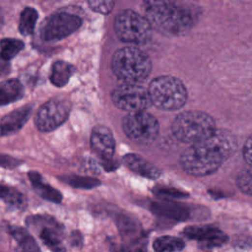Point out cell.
Listing matches in <instances>:
<instances>
[{
    "label": "cell",
    "instance_id": "6da1fadb",
    "mask_svg": "<svg viewBox=\"0 0 252 252\" xmlns=\"http://www.w3.org/2000/svg\"><path fill=\"white\" fill-rule=\"evenodd\" d=\"M237 150L232 133L216 129L206 139L190 145L180 158L183 169L194 176H206L216 172Z\"/></svg>",
    "mask_w": 252,
    "mask_h": 252
},
{
    "label": "cell",
    "instance_id": "7a4b0ae2",
    "mask_svg": "<svg viewBox=\"0 0 252 252\" xmlns=\"http://www.w3.org/2000/svg\"><path fill=\"white\" fill-rule=\"evenodd\" d=\"M144 12L152 29L167 34L183 33L193 24V16L188 10L174 2L147 1Z\"/></svg>",
    "mask_w": 252,
    "mask_h": 252
},
{
    "label": "cell",
    "instance_id": "3957f363",
    "mask_svg": "<svg viewBox=\"0 0 252 252\" xmlns=\"http://www.w3.org/2000/svg\"><path fill=\"white\" fill-rule=\"evenodd\" d=\"M113 73L125 84H140L147 79L152 70L150 57L137 47H123L112 56Z\"/></svg>",
    "mask_w": 252,
    "mask_h": 252
},
{
    "label": "cell",
    "instance_id": "277c9868",
    "mask_svg": "<svg viewBox=\"0 0 252 252\" xmlns=\"http://www.w3.org/2000/svg\"><path fill=\"white\" fill-rule=\"evenodd\" d=\"M216 129V122L211 115L194 110L179 113L171 125L174 137L190 145L206 139Z\"/></svg>",
    "mask_w": 252,
    "mask_h": 252
},
{
    "label": "cell",
    "instance_id": "5b68a950",
    "mask_svg": "<svg viewBox=\"0 0 252 252\" xmlns=\"http://www.w3.org/2000/svg\"><path fill=\"white\" fill-rule=\"evenodd\" d=\"M149 96L158 108L162 110H177L187 101V90L184 84L172 76H158L148 87Z\"/></svg>",
    "mask_w": 252,
    "mask_h": 252
},
{
    "label": "cell",
    "instance_id": "8992f818",
    "mask_svg": "<svg viewBox=\"0 0 252 252\" xmlns=\"http://www.w3.org/2000/svg\"><path fill=\"white\" fill-rule=\"evenodd\" d=\"M114 31L124 42L143 44L150 40L153 29L145 16L132 10H123L115 17Z\"/></svg>",
    "mask_w": 252,
    "mask_h": 252
},
{
    "label": "cell",
    "instance_id": "52a82bcc",
    "mask_svg": "<svg viewBox=\"0 0 252 252\" xmlns=\"http://www.w3.org/2000/svg\"><path fill=\"white\" fill-rule=\"evenodd\" d=\"M126 136L139 145H148L158 136L159 125L155 116L147 111L128 113L122 121Z\"/></svg>",
    "mask_w": 252,
    "mask_h": 252
},
{
    "label": "cell",
    "instance_id": "ba28073f",
    "mask_svg": "<svg viewBox=\"0 0 252 252\" xmlns=\"http://www.w3.org/2000/svg\"><path fill=\"white\" fill-rule=\"evenodd\" d=\"M112 102L119 109L129 113L146 111L151 105L148 89L140 84H122L111 93Z\"/></svg>",
    "mask_w": 252,
    "mask_h": 252
},
{
    "label": "cell",
    "instance_id": "9c48e42d",
    "mask_svg": "<svg viewBox=\"0 0 252 252\" xmlns=\"http://www.w3.org/2000/svg\"><path fill=\"white\" fill-rule=\"evenodd\" d=\"M82 19L72 13L61 11L51 15L41 30V37L45 41L60 40L78 30Z\"/></svg>",
    "mask_w": 252,
    "mask_h": 252
},
{
    "label": "cell",
    "instance_id": "30bf717a",
    "mask_svg": "<svg viewBox=\"0 0 252 252\" xmlns=\"http://www.w3.org/2000/svg\"><path fill=\"white\" fill-rule=\"evenodd\" d=\"M70 106L66 100L53 98L45 102L38 109L35 125L42 132H49L58 128L69 116Z\"/></svg>",
    "mask_w": 252,
    "mask_h": 252
},
{
    "label": "cell",
    "instance_id": "8fae6325",
    "mask_svg": "<svg viewBox=\"0 0 252 252\" xmlns=\"http://www.w3.org/2000/svg\"><path fill=\"white\" fill-rule=\"evenodd\" d=\"M183 233L187 238L197 240L203 248L219 247L227 241V236L224 232L210 225L188 226Z\"/></svg>",
    "mask_w": 252,
    "mask_h": 252
},
{
    "label": "cell",
    "instance_id": "7c38bea8",
    "mask_svg": "<svg viewBox=\"0 0 252 252\" xmlns=\"http://www.w3.org/2000/svg\"><path fill=\"white\" fill-rule=\"evenodd\" d=\"M41 225L39 232L43 243L54 252H64V245L61 240V225L55 220L46 216H37L31 218V222Z\"/></svg>",
    "mask_w": 252,
    "mask_h": 252
},
{
    "label": "cell",
    "instance_id": "4fadbf2b",
    "mask_svg": "<svg viewBox=\"0 0 252 252\" xmlns=\"http://www.w3.org/2000/svg\"><path fill=\"white\" fill-rule=\"evenodd\" d=\"M91 147L100 158L105 159L110 158L115 149L111 131L104 126H95L91 134Z\"/></svg>",
    "mask_w": 252,
    "mask_h": 252
},
{
    "label": "cell",
    "instance_id": "5bb4252c",
    "mask_svg": "<svg viewBox=\"0 0 252 252\" xmlns=\"http://www.w3.org/2000/svg\"><path fill=\"white\" fill-rule=\"evenodd\" d=\"M31 111L32 105H25L5 115L0 120V135H11L19 131L28 121Z\"/></svg>",
    "mask_w": 252,
    "mask_h": 252
},
{
    "label": "cell",
    "instance_id": "9a60e30c",
    "mask_svg": "<svg viewBox=\"0 0 252 252\" xmlns=\"http://www.w3.org/2000/svg\"><path fill=\"white\" fill-rule=\"evenodd\" d=\"M29 178L34 191L43 199L53 203H60L62 201L61 193L46 183L38 172H29Z\"/></svg>",
    "mask_w": 252,
    "mask_h": 252
},
{
    "label": "cell",
    "instance_id": "2e32d148",
    "mask_svg": "<svg viewBox=\"0 0 252 252\" xmlns=\"http://www.w3.org/2000/svg\"><path fill=\"white\" fill-rule=\"evenodd\" d=\"M124 162L130 169L140 175H143L144 177L156 179L160 176L159 169L145 160L140 156L129 154L124 157Z\"/></svg>",
    "mask_w": 252,
    "mask_h": 252
},
{
    "label": "cell",
    "instance_id": "e0dca14e",
    "mask_svg": "<svg viewBox=\"0 0 252 252\" xmlns=\"http://www.w3.org/2000/svg\"><path fill=\"white\" fill-rule=\"evenodd\" d=\"M24 95V87L17 79L0 82V105H6L19 100Z\"/></svg>",
    "mask_w": 252,
    "mask_h": 252
},
{
    "label": "cell",
    "instance_id": "ac0fdd59",
    "mask_svg": "<svg viewBox=\"0 0 252 252\" xmlns=\"http://www.w3.org/2000/svg\"><path fill=\"white\" fill-rule=\"evenodd\" d=\"M75 68L70 63L65 61H56L53 63L50 73V81L51 83L58 87H64L68 82L71 76L73 75Z\"/></svg>",
    "mask_w": 252,
    "mask_h": 252
},
{
    "label": "cell",
    "instance_id": "d6986e66",
    "mask_svg": "<svg viewBox=\"0 0 252 252\" xmlns=\"http://www.w3.org/2000/svg\"><path fill=\"white\" fill-rule=\"evenodd\" d=\"M9 232L16 239L24 252H40L37 243L26 229L13 226L9 227Z\"/></svg>",
    "mask_w": 252,
    "mask_h": 252
},
{
    "label": "cell",
    "instance_id": "ffe728a7",
    "mask_svg": "<svg viewBox=\"0 0 252 252\" xmlns=\"http://www.w3.org/2000/svg\"><path fill=\"white\" fill-rule=\"evenodd\" d=\"M184 241L175 236H160L158 237L153 244L156 252H177L184 248Z\"/></svg>",
    "mask_w": 252,
    "mask_h": 252
},
{
    "label": "cell",
    "instance_id": "44dd1931",
    "mask_svg": "<svg viewBox=\"0 0 252 252\" xmlns=\"http://www.w3.org/2000/svg\"><path fill=\"white\" fill-rule=\"evenodd\" d=\"M37 12L32 7H26L22 11L19 22V31L23 35H29L32 33L37 21Z\"/></svg>",
    "mask_w": 252,
    "mask_h": 252
},
{
    "label": "cell",
    "instance_id": "7402d4cb",
    "mask_svg": "<svg viewBox=\"0 0 252 252\" xmlns=\"http://www.w3.org/2000/svg\"><path fill=\"white\" fill-rule=\"evenodd\" d=\"M25 44L20 39L15 38H3L0 41V55L5 60L8 61L14 58L23 48Z\"/></svg>",
    "mask_w": 252,
    "mask_h": 252
},
{
    "label": "cell",
    "instance_id": "603a6c76",
    "mask_svg": "<svg viewBox=\"0 0 252 252\" xmlns=\"http://www.w3.org/2000/svg\"><path fill=\"white\" fill-rule=\"evenodd\" d=\"M0 199L4 202L14 206V207H23L25 204V198L17 189L0 184Z\"/></svg>",
    "mask_w": 252,
    "mask_h": 252
},
{
    "label": "cell",
    "instance_id": "cb8c5ba5",
    "mask_svg": "<svg viewBox=\"0 0 252 252\" xmlns=\"http://www.w3.org/2000/svg\"><path fill=\"white\" fill-rule=\"evenodd\" d=\"M236 185L241 192L252 196V165H248L238 173Z\"/></svg>",
    "mask_w": 252,
    "mask_h": 252
},
{
    "label": "cell",
    "instance_id": "d4e9b609",
    "mask_svg": "<svg viewBox=\"0 0 252 252\" xmlns=\"http://www.w3.org/2000/svg\"><path fill=\"white\" fill-rule=\"evenodd\" d=\"M61 179L65 183H68L69 185L73 187H78V188H92L97 185V180L88 178V177L69 175V176H63Z\"/></svg>",
    "mask_w": 252,
    "mask_h": 252
},
{
    "label": "cell",
    "instance_id": "484cf974",
    "mask_svg": "<svg viewBox=\"0 0 252 252\" xmlns=\"http://www.w3.org/2000/svg\"><path fill=\"white\" fill-rule=\"evenodd\" d=\"M114 4L115 3L113 1H90L89 2V5L92 8V10L101 14L110 13Z\"/></svg>",
    "mask_w": 252,
    "mask_h": 252
},
{
    "label": "cell",
    "instance_id": "4316f807",
    "mask_svg": "<svg viewBox=\"0 0 252 252\" xmlns=\"http://www.w3.org/2000/svg\"><path fill=\"white\" fill-rule=\"evenodd\" d=\"M243 158L248 165H252V135L246 140L243 150H242Z\"/></svg>",
    "mask_w": 252,
    "mask_h": 252
},
{
    "label": "cell",
    "instance_id": "83f0119b",
    "mask_svg": "<svg viewBox=\"0 0 252 252\" xmlns=\"http://www.w3.org/2000/svg\"><path fill=\"white\" fill-rule=\"evenodd\" d=\"M20 162H21L20 160L14 158L12 157H9L6 155H0V166H2V167L14 168V167L18 166V164Z\"/></svg>",
    "mask_w": 252,
    "mask_h": 252
},
{
    "label": "cell",
    "instance_id": "f1b7e54d",
    "mask_svg": "<svg viewBox=\"0 0 252 252\" xmlns=\"http://www.w3.org/2000/svg\"><path fill=\"white\" fill-rule=\"evenodd\" d=\"M10 63L8 61H5L0 55V77L8 75L10 73Z\"/></svg>",
    "mask_w": 252,
    "mask_h": 252
},
{
    "label": "cell",
    "instance_id": "f546056e",
    "mask_svg": "<svg viewBox=\"0 0 252 252\" xmlns=\"http://www.w3.org/2000/svg\"><path fill=\"white\" fill-rule=\"evenodd\" d=\"M0 19H1V15H0Z\"/></svg>",
    "mask_w": 252,
    "mask_h": 252
}]
</instances>
